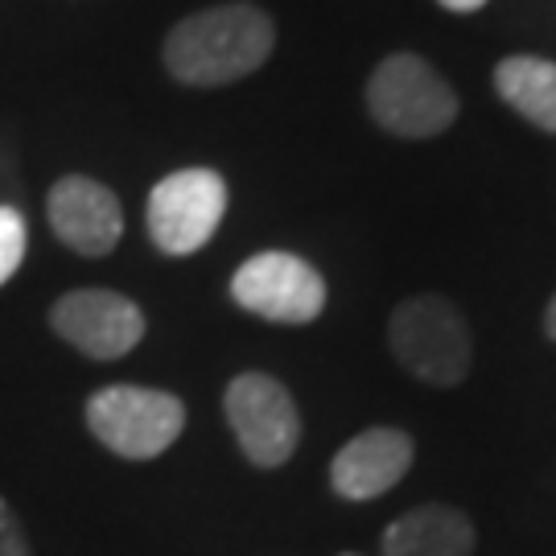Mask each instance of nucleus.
Wrapping results in <instances>:
<instances>
[{
	"instance_id": "nucleus-1",
	"label": "nucleus",
	"mask_w": 556,
	"mask_h": 556,
	"mask_svg": "<svg viewBox=\"0 0 556 556\" xmlns=\"http://www.w3.org/2000/svg\"><path fill=\"white\" fill-rule=\"evenodd\" d=\"M277 46V25L256 4H215L178 21L161 46L165 71L186 87H227L260 71Z\"/></svg>"
},
{
	"instance_id": "nucleus-2",
	"label": "nucleus",
	"mask_w": 556,
	"mask_h": 556,
	"mask_svg": "<svg viewBox=\"0 0 556 556\" xmlns=\"http://www.w3.org/2000/svg\"><path fill=\"white\" fill-rule=\"evenodd\" d=\"M388 342L400 367L433 388H454L470 376V358H475L470 326L438 293L400 301L388 321Z\"/></svg>"
},
{
	"instance_id": "nucleus-3",
	"label": "nucleus",
	"mask_w": 556,
	"mask_h": 556,
	"mask_svg": "<svg viewBox=\"0 0 556 556\" xmlns=\"http://www.w3.org/2000/svg\"><path fill=\"white\" fill-rule=\"evenodd\" d=\"M367 112L392 137L429 140L457 119V96L420 54H388L367 79Z\"/></svg>"
},
{
	"instance_id": "nucleus-4",
	"label": "nucleus",
	"mask_w": 556,
	"mask_h": 556,
	"mask_svg": "<svg viewBox=\"0 0 556 556\" xmlns=\"http://www.w3.org/2000/svg\"><path fill=\"white\" fill-rule=\"evenodd\" d=\"M87 429L128 462L161 457L186 429V408L178 396L137 383H112L87 400Z\"/></svg>"
},
{
	"instance_id": "nucleus-5",
	"label": "nucleus",
	"mask_w": 556,
	"mask_h": 556,
	"mask_svg": "<svg viewBox=\"0 0 556 556\" xmlns=\"http://www.w3.org/2000/svg\"><path fill=\"white\" fill-rule=\"evenodd\" d=\"M223 408L236 429L239 450L252 466L277 470L293 457L301 441V417L280 379L264 376V371H243L227 383Z\"/></svg>"
},
{
	"instance_id": "nucleus-6",
	"label": "nucleus",
	"mask_w": 556,
	"mask_h": 556,
	"mask_svg": "<svg viewBox=\"0 0 556 556\" xmlns=\"http://www.w3.org/2000/svg\"><path fill=\"white\" fill-rule=\"evenodd\" d=\"M227 215V181L215 169H178L149 194V239L165 256H190L211 243Z\"/></svg>"
},
{
	"instance_id": "nucleus-7",
	"label": "nucleus",
	"mask_w": 556,
	"mask_h": 556,
	"mask_svg": "<svg viewBox=\"0 0 556 556\" xmlns=\"http://www.w3.org/2000/svg\"><path fill=\"white\" fill-rule=\"evenodd\" d=\"M231 298L256 318L305 326L326 309V280L314 264L293 252H260L239 264L231 277Z\"/></svg>"
},
{
	"instance_id": "nucleus-8",
	"label": "nucleus",
	"mask_w": 556,
	"mask_h": 556,
	"mask_svg": "<svg viewBox=\"0 0 556 556\" xmlns=\"http://www.w3.org/2000/svg\"><path fill=\"white\" fill-rule=\"evenodd\" d=\"M54 334L87 358H124L144 338V314L137 301L112 289H75L50 309Z\"/></svg>"
},
{
	"instance_id": "nucleus-9",
	"label": "nucleus",
	"mask_w": 556,
	"mask_h": 556,
	"mask_svg": "<svg viewBox=\"0 0 556 556\" xmlns=\"http://www.w3.org/2000/svg\"><path fill=\"white\" fill-rule=\"evenodd\" d=\"M46 215L54 236L79 252V256H108L124 236V211L119 199L96 178H71L54 181L50 202H46Z\"/></svg>"
},
{
	"instance_id": "nucleus-10",
	"label": "nucleus",
	"mask_w": 556,
	"mask_h": 556,
	"mask_svg": "<svg viewBox=\"0 0 556 556\" xmlns=\"http://www.w3.org/2000/svg\"><path fill=\"white\" fill-rule=\"evenodd\" d=\"M413 438L404 429H367L346 441L330 466V486L351 503H367L392 491L413 466Z\"/></svg>"
},
{
	"instance_id": "nucleus-11",
	"label": "nucleus",
	"mask_w": 556,
	"mask_h": 556,
	"mask_svg": "<svg viewBox=\"0 0 556 556\" xmlns=\"http://www.w3.org/2000/svg\"><path fill=\"white\" fill-rule=\"evenodd\" d=\"M475 553V523L454 507H417L383 532V556H470Z\"/></svg>"
},
{
	"instance_id": "nucleus-12",
	"label": "nucleus",
	"mask_w": 556,
	"mask_h": 556,
	"mask_svg": "<svg viewBox=\"0 0 556 556\" xmlns=\"http://www.w3.org/2000/svg\"><path fill=\"white\" fill-rule=\"evenodd\" d=\"M495 91L511 112L536 124L540 132H556V62L536 54H511L495 66Z\"/></svg>"
},
{
	"instance_id": "nucleus-13",
	"label": "nucleus",
	"mask_w": 556,
	"mask_h": 556,
	"mask_svg": "<svg viewBox=\"0 0 556 556\" xmlns=\"http://www.w3.org/2000/svg\"><path fill=\"white\" fill-rule=\"evenodd\" d=\"M25 243H29V231H25L21 211L0 206V285L21 268V260H25Z\"/></svg>"
},
{
	"instance_id": "nucleus-14",
	"label": "nucleus",
	"mask_w": 556,
	"mask_h": 556,
	"mask_svg": "<svg viewBox=\"0 0 556 556\" xmlns=\"http://www.w3.org/2000/svg\"><path fill=\"white\" fill-rule=\"evenodd\" d=\"M0 556H29V540L4 498H0Z\"/></svg>"
},
{
	"instance_id": "nucleus-15",
	"label": "nucleus",
	"mask_w": 556,
	"mask_h": 556,
	"mask_svg": "<svg viewBox=\"0 0 556 556\" xmlns=\"http://www.w3.org/2000/svg\"><path fill=\"white\" fill-rule=\"evenodd\" d=\"M441 9H450V13H475V9H482L486 0H438Z\"/></svg>"
},
{
	"instance_id": "nucleus-16",
	"label": "nucleus",
	"mask_w": 556,
	"mask_h": 556,
	"mask_svg": "<svg viewBox=\"0 0 556 556\" xmlns=\"http://www.w3.org/2000/svg\"><path fill=\"white\" fill-rule=\"evenodd\" d=\"M544 330H548V338L556 342V293H553V301H548V309H544Z\"/></svg>"
},
{
	"instance_id": "nucleus-17",
	"label": "nucleus",
	"mask_w": 556,
	"mask_h": 556,
	"mask_svg": "<svg viewBox=\"0 0 556 556\" xmlns=\"http://www.w3.org/2000/svg\"><path fill=\"white\" fill-rule=\"evenodd\" d=\"M342 556H355V553H342Z\"/></svg>"
}]
</instances>
